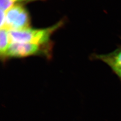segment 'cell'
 Listing matches in <instances>:
<instances>
[{"mask_svg": "<svg viewBox=\"0 0 121 121\" xmlns=\"http://www.w3.org/2000/svg\"><path fill=\"white\" fill-rule=\"evenodd\" d=\"M95 58L103 61L112 69H121V47L107 54L95 55Z\"/></svg>", "mask_w": 121, "mask_h": 121, "instance_id": "cell-4", "label": "cell"}, {"mask_svg": "<svg viewBox=\"0 0 121 121\" xmlns=\"http://www.w3.org/2000/svg\"><path fill=\"white\" fill-rule=\"evenodd\" d=\"M30 18L28 10L21 4H16L5 12L4 28L8 30H21L29 28Z\"/></svg>", "mask_w": 121, "mask_h": 121, "instance_id": "cell-3", "label": "cell"}, {"mask_svg": "<svg viewBox=\"0 0 121 121\" xmlns=\"http://www.w3.org/2000/svg\"><path fill=\"white\" fill-rule=\"evenodd\" d=\"M5 23V11L0 9V29L4 27Z\"/></svg>", "mask_w": 121, "mask_h": 121, "instance_id": "cell-7", "label": "cell"}, {"mask_svg": "<svg viewBox=\"0 0 121 121\" xmlns=\"http://www.w3.org/2000/svg\"><path fill=\"white\" fill-rule=\"evenodd\" d=\"M112 70L119 76V78H121V69H113Z\"/></svg>", "mask_w": 121, "mask_h": 121, "instance_id": "cell-8", "label": "cell"}, {"mask_svg": "<svg viewBox=\"0 0 121 121\" xmlns=\"http://www.w3.org/2000/svg\"><path fill=\"white\" fill-rule=\"evenodd\" d=\"M36 0H0V9L6 11L15 5L21 4V3H29Z\"/></svg>", "mask_w": 121, "mask_h": 121, "instance_id": "cell-6", "label": "cell"}, {"mask_svg": "<svg viewBox=\"0 0 121 121\" xmlns=\"http://www.w3.org/2000/svg\"><path fill=\"white\" fill-rule=\"evenodd\" d=\"M50 48L47 45H40L35 44L22 43H12L9 47L4 56L3 61L9 58H23L32 56L41 55L48 58L50 57Z\"/></svg>", "mask_w": 121, "mask_h": 121, "instance_id": "cell-2", "label": "cell"}, {"mask_svg": "<svg viewBox=\"0 0 121 121\" xmlns=\"http://www.w3.org/2000/svg\"><path fill=\"white\" fill-rule=\"evenodd\" d=\"M62 21L54 25L44 29L28 28L21 30H9L10 43H22L47 45L53 33L62 26Z\"/></svg>", "mask_w": 121, "mask_h": 121, "instance_id": "cell-1", "label": "cell"}, {"mask_svg": "<svg viewBox=\"0 0 121 121\" xmlns=\"http://www.w3.org/2000/svg\"><path fill=\"white\" fill-rule=\"evenodd\" d=\"M9 30L6 28H1L0 31V54L1 59L4 56L10 44Z\"/></svg>", "mask_w": 121, "mask_h": 121, "instance_id": "cell-5", "label": "cell"}]
</instances>
